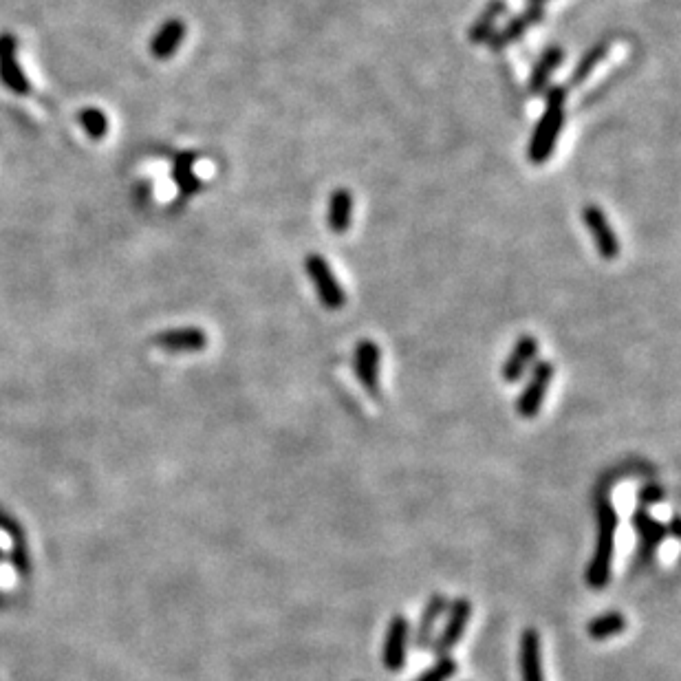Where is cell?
<instances>
[{"instance_id": "cell-24", "label": "cell", "mask_w": 681, "mask_h": 681, "mask_svg": "<svg viewBox=\"0 0 681 681\" xmlns=\"http://www.w3.org/2000/svg\"><path fill=\"white\" fill-rule=\"evenodd\" d=\"M82 124L91 137H102L106 133V117L104 113L95 111V108H89V111L82 113Z\"/></svg>"}, {"instance_id": "cell-5", "label": "cell", "mask_w": 681, "mask_h": 681, "mask_svg": "<svg viewBox=\"0 0 681 681\" xmlns=\"http://www.w3.org/2000/svg\"><path fill=\"white\" fill-rule=\"evenodd\" d=\"M582 221L587 225L600 258H604V261H615V258L620 256V239L600 205L587 203L585 208H582Z\"/></svg>"}, {"instance_id": "cell-9", "label": "cell", "mask_w": 681, "mask_h": 681, "mask_svg": "<svg viewBox=\"0 0 681 681\" xmlns=\"http://www.w3.org/2000/svg\"><path fill=\"white\" fill-rule=\"evenodd\" d=\"M408 637H410V624L406 620V615L402 613L393 615V620L386 629V640H384V651H382V662L386 670H391V673H399V670L406 666Z\"/></svg>"}, {"instance_id": "cell-21", "label": "cell", "mask_w": 681, "mask_h": 681, "mask_svg": "<svg viewBox=\"0 0 681 681\" xmlns=\"http://www.w3.org/2000/svg\"><path fill=\"white\" fill-rule=\"evenodd\" d=\"M626 626H629V622H626V618L620 611H609V613L598 615V618H593L587 624V633L591 640L604 642V640H611V637L615 635L624 633Z\"/></svg>"}, {"instance_id": "cell-1", "label": "cell", "mask_w": 681, "mask_h": 681, "mask_svg": "<svg viewBox=\"0 0 681 681\" xmlns=\"http://www.w3.org/2000/svg\"><path fill=\"white\" fill-rule=\"evenodd\" d=\"M567 120V89L565 86H551L547 91V104L545 113L540 115V120L536 122V128L529 139L527 146V157L534 166H543L549 161V157L554 155L558 137L565 128Z\"/></svg>"}, {"instance_id": "cell-16", "label": "cell", "mask_w": 681, "mask_h": 681, "mask_svg": "<svg viewBox=\"0 0 681 681\" xmlns=\"http://www.w3.org/2000/svg\"><path fill=\"white\" fill-rule=\"evenodd\" d=\"M18 62H16V42L14 38H7L3 36L0 38V78L5 80V84L9 89L25 95L29 93V84L25 80L23 71H18Z\"/></svg>"}, {"instance_id": "cell-20", "label": "cell", "mask_w": 681, "mask_h": 681, "mask_svg": "<svg viewBox=\"0 0 681 681\" xmlns=\"http://www.w3.org/2000/svg\"><path fill=\"white\" fill-rule=\"evenodd\" d=\"M609 49H611V40H609V38H602V40L596 42V45H591L585 53H582V58L578 60L574 73H571V84L580 86L582 82H585V80L589 78V75H591L593 71H596L598 64H600L604 58H607Z\"/></svg>"}, {"instance_id": "cell-10", "label": "cell", "mask_w": 681, "mask_h": 681, "mask_svg": "<svg viewBox=\"0 0 681 681\" xmlns=\"http://www.w3.org/2000/svg\"><path fill=\"white\" fill-rule=\"evenodd\" d=\"M536 355H538V340L534 338V335H527V333L521 335L501 366L503 380L510 384L523 380V375L529 371V366L534 364Z\"/></svg>"}, {"instance_id": "cell-14", "label": "cell", "mask_w": 681, "mask_h": 681, "mask_svg": "<svg viewBox=\"0 0 681 681\" xmlns=\"http://www.w3.org/2000/svg\"><path fill=\"white\" fill-rule=\"evenodd\" d=\"M562 62H565V49H562L560 45H551L540 53V58L534 64L532 78H529V91H532L534 95L545 93L549 89L551 75H554V71Z\"/></svg>"}, {"instance_id": "cell-6", "label": "cell", "mask_w": 681, "mask_h": 681, "mask_svg": "<svg viewBox=\"0 0 681 681\" xmlns=\"http://www.w3.org/2000/svg\"><path fill=\"white\" fill-rule=\"evenodd\" d=\"M543 18H545V7L529 3L523 12L512 16L501 29H496L485 45H488L492 51H503L510 45H514V42L521 40L529 29L536 27L538 23H543Z\"/></svg>"}, {"instance_id": "cell-26", "label": "cell", "mask_w": 681, "mask_h": 681, "mask_svg": "<svg viewBox=\"0 0 681 681\" xmlns=\"http://www.w3.org/2000/svg\"><path fill=\"white\" fill-rule=\"evenodd\" d=\"M670 534H673V536H679V523H677V518H675L673 523H670Z\"/></svg>"}, {"instance_id": "cell-3", "label": "cell", "mask_w": 681, "mask_h": 681, "mask_svg": "<svg viewBox=\"0 0 681 681\" xmlns=\"http://www.w3.org/2000/svg\"><path fill=\"white\" fill-rule=\"evenodd\" d=\"M305 272L313 283V287H316V294L324 309L338 311L347 305V294H344L342 285L338 283V278H335L331 265L327 263V258L320 254H307Z\"/></svg>"}, {"instance_id": "cell-15", "label": "cell", "mask_w": 681, "mask_h": 681, "mask_svg": "<svg viewBox=\"0 0 681 681\" xmlns=\"http://www.w3.org/2000/svg\"><path fill=\"white\" fill-rule=\"evenodd\" d=\"M327 223L333 234H347L353 223V194L349 188H335L329 197Z\"/></svg>"}, {"instance_id": "cell-23", "label": "cell", "mask_w": 681, "mask_h": 681, "mask_svg": "<svg viewBox=\"0 0 681 681\" xmlns=\"http://www.w3.org/2000/svg\"><path fill=\"white\" fill-rule=\"evenodd\" d=\"M459 664L457 659L452 657H439L435 664H432L424 675H419L413 681H450L454 675H457Z\"/></svg>"}, {"instance_id": "cell-8", "label": "cell", "mask_w": 681, "mask_h": 681, "mask_svg": "<svg viewBox=\"0 0 681 681\" xmlns=\"http://www.w3.org/2000/svg\"><path fill=\"white\" fill-rule=\"evenodd\" d=\"M380 358L382 351L373 340H360L353 355V371L360 386L371 397H380Z\"/></svg>"}, {"instance_id": "cell-2", "label": "cell", "mask_w": 681, "mask_h": 681, "mask_svg": "<svg viewBox=\"0 0 681 681\" xmlns=\"http://www.w3.org/2000/svg\"><path fill=\"white\" fill-rule=\"evenodd\" d=\"M615 534H618V514L609 501L598 505V547L587 567V585L591 589H604L611 580L613 554H615Z\"/></svg>"}, {"instance_id": "cell-25", "label": "cell", "mask_w": 681, "mask_h": 681, "mask_svg": "<svg viewBox=\"0 0 681 681\" xmlns=\"http://www.w3.org/2000/svg\"><path fill=\"white\" fill-rule=\"evenodd\" d=\"M662 499H664V492L662 488H657V485H648V488H642L640 492V503H646V505L659 503Z\"/></svg>"}, {"instance_id": "cell-22", "label": "cell", "mask_w": 681, "mask_h": 681, "mask_svg": "<svg viewBox=\"0 0 681 681\" xmlns=\"http://www.w3.org/2000/svg\"><path fill=\"white\" fill-rule=\"evenodd\" d=\"M194 161H197V157H194L192 153H183L175 161V181L181 188V192L188 194V197L201 188V183L197 177H194V170H192Z\"/></svg>"}, {"instance_id": "cell-12", "label": "cell", "mask_w": 681, "mask_h": 681, "mask_svg": "<svg viewBox=\"0 0 681 681\" xmlns=\"http://www.w3.org/2000/svg\"><path fill=\"white\" fill-rule=\"evenodd\" d=\"M157 344L172 353H197L203 347H208V335L197 327H183L164 331L157 338Z\"/></svg>"}, {"instance_id": "cell-11", "label": "cell", "mask_w": 681, "mask_h": 681, "mask_svg": "<svg viewBox=\"0 0 681 681\" xmlns=\"http://www.w3.org/2000/svg\"><path fill=\"white\" fill-rule=\"evenodd\" d=\"M521 677L523 681H547L543 670V644L536 629H525L521 635Z\"/></svg>"}, {"instance_id": "cell-17", "label": "cell", "mask_w": 681, "mask_h": 681, "mask_svg": "<svg viewBox=\"0 0 681 681\" xmlns=\"http://www.w3.org/2000/svg\"><path fill=\"white\" fill-rule=\"evenodd\" d=\"M443 611H446V596H443V593H432L415 631V646L421 648V651H426V648L432 646V640H435V626Z\"/></svg>"}, {"instance_id": "cell-18", "label": "cell", "mask_w": 681, "mask_h": 681, "mask_svg": "<svg viewBox=\"0 0 681 681\" xmlns=\"http://www.w3.org/2000/svg\"><path fill=\"white\" fill-rule=\"evenodd\" d=\"M183 38H186V25L181 20H168V23L157 31V36L150 42V53L157 60H168L177 53Z\"/></svg>"}, {"instance_id": "cell-27", "label": "cell", "mask_w": 681, "mask_h": 681, "mask_svg": "<svg viewBox=\"0 0 681 681\" xmlns=\"http://www.w3.org/2000/svg\"><path fill=\"white\" fill-rule=\"evenodd\" d=\"M529 3H532V5H543V3H547V0H529Z\"/></svg>"}, {"instance_id": "cell-7", "label": "cell", "mask_w": 681, "mask_h": 681, "mask_svg": "<svg viewBox=\"0 0 681 681\" xmlns=\"http://www.w3.org/2000/svg\"><path fill=\"white\" fill-rule=\"evenodd\" d=\"M472 618V602L468 598H457L448 609L446 624H443L441 633L432 640V648H435L437 657H448L454 646L461 642L466 626Z\"/></svg>"}, {"instance_id": "cell-4", "label": "cell", "mask_w": 681, "mask_h": 681, "mask_svg": "<svg viewBox=\"0 0 681 681\" xmlns=\"http://www.w3.org/2000/svg\"><path fill=\"white\" fill-rule=\"evenodd\" d=\"M551 380H554V364L549 360H540L532 369L527 386L516 399V413L525 419H534L543 410Z\"/></svg>"}, {"instance_id": "cell-13", "label": "cell", "mask_w": 681, "mask_h": 681, "mask_svg": "<svg viewBox=\"0 0 681 681\" xmlns=\"http://www.w3.org/2000/svg\"><path fill=\"white\" fill-rule=\"evenodd\" d=\"M507 14V3L505 0H488L485 7L481 9V14L477 20L468 27V40L472 45H485L490 40V36L496 31V23L499 18Z\"/></svg>"}, {"instance_id": "cell-19", "label": "cell", "mask_w": 681, "mask_h": 681, "mask_svg": "<svg viewBox=\"0 0 681 681\" xmlns=\"http://www.w3.org/2000/svg\"><path fill=\"white\" fill-rule=\"evenodd\" d=\"M633 521L637 527V536H640V558L644 556L648 558L657 549L659 540L666 536V525L655 521V518L644 510L637 512Z\"/></svg>"}]
</instances>
